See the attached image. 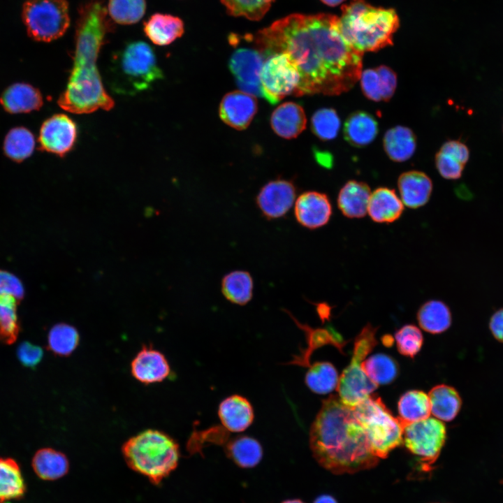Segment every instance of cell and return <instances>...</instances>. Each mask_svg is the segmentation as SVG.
Listing matches in <instances>:
<instances>
[{"label": "cell", "instance_id": "6da1fadb", "mask_svg": "<svg viewBox=\"0 0 503 503\" xmlns=\"http://www.w3.org/2000/svg\"><path fill=\"white\" fill-rule=\"evenodd\" d=\"M253 41L265 57L285 53L300 75V96L339 95L360 79L363 53L342 36L336 15L292 14L258 31Z\"/></svg>", "mask_w": 503, "mask_h": 503}, {"label": "cell", "instance_id": "7a4b0ae2", "mask_svg": "<svg viewBox=\"0 0 503 503\" xmlns=\"http://www.w3.org/2000/svg\"><path fill=\"white\" fill-rule=\"evenodd\" d=\"M108 14L106 8L97 0L88 1L80 8L73 68L66 87L57 101L64 110L88 114L114 107V101L103 87L97 66L99 52L111 28Z\"/></svg>", "mask_w": 503, "mask_h": 503}, {"label": "cell", "instance_id": "3957f363", "mask_svg": "<svg viewBox=\"0 0 503 503\" xmlns=\"http://www.w3.org/2000/svg\"><path fill=\"white\" fill-rule=\"evenodd\" d=\"M309 446L318 463L336 474L370 469L379 462L353 408L337 395L323 400L310 428Z\"/></svg>", "mask_w": 503, "mask_h": 503}, {"label": "cell", "instance_id": "277c9868", "mask_svg": "<svg viewBox=\"0 0 503 503\" xmlns=\"http://www.w3.org/2000/svg\"><path fill=\"white\" fill-rule=\"evenodd\" d=\"M339 20L345 40L363 54L391 45L400 24L394 9L374 7L365 0H351L343 5Z\"/></svg>", "mask_w": 503, "mask_h": 503}, {"label": "cell", "instance_id": "5b68a950", "mask_svg": "<svg viewBox=\"0 0 503 503\" xmlns=\"http://www.w3.org/2000/svg\"><path fill=\"white\" fill-rule=\"evenodd\" d=\"M122 452L131 469L155 485L177 467L180 458L177 442L156 429H147L130 437L123 444Z\"/></svg>", "mask_w": 503, "mask_h": 503}, {"label": "cell", "instance_id": "8992f818", "mask_svg": "<svg viewBox=\"0 0 503 503\" xmlns=\"http://www.w3.org/2000/svg\"><path fill=\"white\" fill-rule=\"evenodd\" d=\"M111 86L117 93L135 94L163 77L152 48L143 41L127 44L115 57Z\"/></svg>", "mask_w": 503, "mask_h": 503}, {"label": "cell", "instance_id": "52a82bcc", "mask_svg": "<svg viewBox=\"0 0 503 503\" xmlns=\"http://www.w3.org/2000/svg\"><path fill=\"white\" fill-rule=\"evenodd\" d=\"M352 408L367 434L374 455L379 459L386 458L390 451L402 444L404 425L380 397L372 393Z\"/></svg>", "mask_w": 503, "mask_h": 503}, {"label": "cell", "instance_id": "ba28073f", "mask_svg": "<svg viewBox=\"0 0 503 503\" xmlns=\"http://www.w3.org/2000/svg\"><path fill=\"white\" fill-rule=\"evenodd\" d=\"M377 328L367 324L354 340L353 355L349 365L339 377L337 391L341 401L353 407L375 391L378 385L363 370L361 364L377 344L375 334Z\"/></svg>", "mask_w": 503, "mask_h": 503}, {"label": "cell", "instance_id": "9c48e42d", "mask_svg": "<svg viewBox=\"0 0 503 503\" xmlns=\"http://www.w3.org/2000/svg\"><path fill=\"white\" fill-rule=\"evenodd\" d=\"M22 17L29 36L37 41L57 40L70 25L66 0H27Z\"/></svg>", "mask_w": 503, "mask_h": 503}, {"label": "cell", "instance_id": "30bf717a", "mask_svg": "<svg viewBox=\"0 0 503 503\" xmlns=\"http://www.w3.org/2000/svg\"><path fill=\"white\" fill-rule=\"evenodd\" d=\"M260 81L262 96L271 104L289 95L300 96L299 71L285 53H274L265 57Z\"/></svg>", "mask_w": 503, "mask_h": 503}, {"label": "cell", "instance_id": "8fae6325", "mask_svg": "<svg viewBox=\"0 0 503 503\" xmlns=\"http://www.w3.org/2000/svg\"><path fill=\"white\" fill-rule=\"evenodd\" d=\"M446 438L444 423L433 417L404 425L403 442L407 449L420 458L424 467L437 459Z\"/></svg>", "mask_w": 503, "mask_h": 503}, {"label": "cell", "instance_id": "7c38bea8", "mask_svg": "<svg viewBox=\"0 0 503 503\" xmlns=\"http://www.w3.org/2000/svg\"><path fill=\"white\" fill-rule=\"evenodd\" d=\"M265 56L259 50L242 48L229 60V68L240 91L254 96H262L260 74Z\"/></svg>", "mask_w": 503, "mask_h": 503}, {"label": "cell", "instance_id": "4fadbf2b", "mask_svg": "<svg viewBox=\"0 0 503 503\" xmlns=\"http://www.w3.org/2000/svg\"><path fill=\"white\" fill-rule=\"evenodd\" d=\"M77 137L75 122L65 114H57L43 123L38 140L42 150L64 156L73 149Z\"/></svg>", "mask_w": 503, "mask_h": 503}, {"label": "cell", "instance_id": "5bb4252c", "mask_svg": "<svg viewBox=\"0 0 503 503\" xmlns=\"http://www.w3.org/2000/svg\"><path fill=\"white\" fill-rule=\"evenodd\" d=\"M296 196L294 184L277 179L265 184L256 196V204L263 217L275 219L284 217L293 206Z\"/></svg>", "mask_w": 503, "mask_h": 503}, {"label": "cell", "instance_id": "9a60e30c", "mask_svg": "<svg viewBox=\"0 0 503 503\" xmlns=\"http://www.w3.org/2000/svg\"><path fill=\"white\" fill-rule=\"evenodd\" d=\"M131 373L143 384L159 383L170 374V364L164 354L151 345H145L131 362Z\"/></svg>", "mask_w": 503, "mask_h": 503}, {"label": "cell", "instance_id": "2e32d148", "mask_svg": "<svg viewBox=\"0 0 503 503\" xmlns=\"http://www.w3.org/2000/svg\"><path fill=\"white\" fill-rule=\"evenodd\" d=\"M332 212V205L327 195L316 191L302 193L295 203L294 214L297 221L311 230L328 224Z\"/></svg>", "mask_w": 503, "mask_h": 503}, {"label": "cell", "instance_id": "e0dca14e", "mask_svg": "<svg viewBox=\"0 0 503 503\" xmlns=\"http://www.w3.org/2000/svg\"><path fill=\"white\" fill-rule=\"evenodd\" d=\"M258 109L255 96L242 91H233L224 95L219 105L221 119L237 130L248 127Z\"/></svg>", "mask_w": 503, "mask_h": 503}, {"label": "cell", "instance_id": "ac0fdd59", "mask_svg": "<svg viewBox=\"0 0 503 503\" xmlns=\"http://www.w3.org/2000/svg\"><path fill=\"white\" fill-rule=\"evenodd\" d=\"M360 80L363 94L368 99L377 102L389 101L397 87V75L386 66L362 71Z\"/></svg>", "mask_w": 503, "mask_h": 503}, {"label": "cell", "instance_id": "d6986e66", "mask_svg": "<svg viewBox=\"0 0 503 503\" xmlns=\"http://www.w3.org/2000/svg\"><path fill=\"white\" fill-rule=\"evenodd\" d=\"M398 187L402 203L412 209L425 205L432 191L431 179L425 173L418 170L402 173L398 180Z\"/></svg>", "mask_w": 503, "mask_h": 503}, {"label": "cell", "instance_id": "ffe728a7", "mask_svg": "<svg viewBox=\"0 0 503 503\" xmlns=\"http://www.w3.org/2000/svg\"><path fill=\"white\" fill-rule=\"evenodd\" d=\"M218 416L227 430L240 432L251 425L254 421V413L247 399L239 395H233L220 403Z\"/></svg>", "mask_w": 503, "mask_h": 503}, {"label": "cell", "instance_id": "44dd1931", "mask_svg": "<svg viewBox=\"0 0 503 503\" xmlns=\"http://www.w3.org/2000/svg\"><path fill=\"white\" fill-rule=\"evenodd\" d=\"M306 123L302 107L294 102L281 104L270 117V125L274 132L286 139L296 138L305 129Z\"/></svg>", "mask_w": 503, "mask_h": 503}, {"label": "cell", "instance_id": "7402d4cb", "mask_svg": "<svg viewBox=\"0 0 503 503\" xmlns=\"http://www.w3.org/2000/svg\"><path fill=\"white\" fill-rule=\"evenodd\" d=\"M0 103L6 112L12 114L30 112L42 107L43 97L32 85L15 83L3 91Z\"/></svg>", "mask_w": 503, "mask_h": 503}, {"label": "cell", "instance_id": "603a6c76", "mask_svg": "<svg viewBox=\"0 0 503 503\" xmlns=\"http://www.w3.org/2000/svg\"><path fill=\"white\" fill-rule=\"evenodd\" d=\"M403 210V203L394 189L379 187L371 193L367 212L374 222L393 223L401 217Z\"/></svg>", "mask_w": 503, "mask_h": 503}, {"label": "cell", "instance_id": "cb8c5ba5", "mask_svg": "<svg viewBox=\"0 0 503 503\" xmlns=\"http://www.w3.org/2000/svg\"><path fill=\"white\" fill-rule=\"evenodd\" d=\"M371 193L366 183L349 180L340 190L337 196L338 208L347 218H362L367 212Z\"/></svg>", "mask_w": 503, "mask_h": 503}, {"label": "cell", "instance_id": "d4e9b609", "mask_svg": "<svg viewBox=\"0 0 503 503\" xmlns=\"http://www.w3.org/2000/svg\"><path fill=\"white\" fill-rule=\"evenodd\" d=\"M184 27L182 20L176 16L155 13L144 24L147 37L155 45H168L182 36Z\"/></svg>", "mask_w": 503, "mask_h": 503}, {"label": "cell", "instance_id": "484cf974", "mask_svg": "<svg viewBox=\"0 0 503 503\" xmlns=\"http://www.w3.org/2000/svg\"><path fill=\"white\" fill-rule=\"evenodd\" d=\"M378 124L375 118L364 111L351 113L344 125L345 140L352 146L363 147L370 144L378 133Z\"/></svg>", "mask_w": 503, "mask_h": 503}, {"label": "cell", "instance_id": "4316f807", "mask_svg": "<svg viewBox=\"0 0 503 503\" xmlns=\"http://www.w3.org/2000/svg\"><path fill=\"white\" fill-rule=\"evenodd\" d=\"M383 145L387 156L392 161L403 162L409 159L414 154L416 138L409 128L396 126L385 133Z\"/></svg>", "mask_w": 503, "mask_h": 503}, {"label": "cell", "instance_id": "83f0119b", "mask_svg": "<svg viewBox=\"0 0 503 503\" xmlns=\"http://www.w3.org/2000/svg\"><path fill=\"white\" fill-rule=\"evenodd\" d=\"M431 414L442 421H451L458 414L462 399L452 386L440 384L433 387L428 393Z\"/></svg>", "mask_w": 503, "mask_h": 503}, {"label": "cell", "instance_id": "f1b7e54d", "mask_svg": "<svg viewBox=\"0 0 503 503\" xmlns=\"http://www.w3.org/2000/svg\"><path fill=\"white\" fill-rule=\"evenodd\" d=\"M32 467L41 479L53 481L68 473L69 462L63 453L51 448H43L34 455Z\"/></svg>", "mask_w": 503, "mask_h": 503}, {"label": "cell", "instance_id": "f546056e", "mask_svg": "<svg viewBox=\"0 0 503 503\" xmlns=\"http://www.w3.org/2000/svg\"><path fill=\"white\" fill-rule=\"evenodd\" d=\"M417 320L424 330L438 334L450 327L452 317L449 307L444 302L431 300L421 306L417 312Z\"/></svg>", "mask_w": 503, "mask_h": 503}, {"label": "cell", "instance_id": "4dcf8cb0", "mask_svg": "<svg viewBox=\"0 0 503 503\" xmlns=\"http://www.w3.org/2000/svg\"><path fill=\"white\" fill-rule=\"evenodd\" d=\"M226 452L235 464L244 468L256 466L263 456L260 443L248 436H238L231 439L226 444Z\"/></svg>", "mask_w": 503, "mask_h": 503}, {"label": "cell", "instance_id": "1f68e13d", "mask_svg": "<svg viewBox=\"0 0 503 503\" xmlns=\"http://www.w3.org/2000/svg\"><path fill=\"white\" fill-rule=\"evenodd\" d=\"M254 283L251 275L244 270H234L226 274L221 280V292L231 302L244 305L253 296Z\"/></svg>", "mask_w": 503, "mask_h": 503}, {"label": "cell", "instance_id": "d6a6232c", "mask_svg": "<svg viewBox=\"0 0 503 503\" xmlns=\"http://www.w3.org/2000/svg\"><path fill=\"white\" fill-rule=\"evenodd\" d=\"M25 484L18 464L12 458H0V503L21 498Z\"/></svg>", "mask_w": 503, "mask_h": 503}, {"label": "cell", "instance_id": "836d02e7", "mask_svg": "<svg viewBox=\"0 0 503 503\" xmlns=\"http://www.w3.org/2000/svg\"><path fill=\"white\" fill-rule=\"evenodd\" d=\"M398 409V418L404 425L425 419L431 414L428 395L421 391H410L403 394Z\"/></svg>", "mask_w": 503, "mask_h": 503}, {"label": "cell", "instance_id": "e575fe53", "mask_svg": "<svg viewBox=\"0 0 503 503\" xmlns=\"http://www.w3.org/2000/svg\"><path fill=\"white\" fill-rule=\"evenodd\" d=\"M80 343L76 328L65 323L53 326L48 335V347L55 355L66 357L72 354Z\"/></svg>", "mask_w": 503, "mask_h": 503}, {"label": "cell", "instance_id": "d590c367", "mask_svg": "<svg viewBox=\"0 0 503 503\" xmlns=\"http://www.w3.org/2000/svg\"><path fill=\"white\" fill-rule=\"evenodd\" d=\"M35 147L32 133L24 127L10 129L3 142V151L6 156L14 161L21 162L30 156Z\"/></svg>", "mask_w": 503, "mask_h": 503}, {"label": "cell", "instance_id": "8d00e7d4", "mask_svg": "<svg viewBox=\"0 0 503 503\" xmlns=\"http://www.w3.org/2000/svg\"><path fill=\"white\" fill-rule=\"evenodd\" d=\"M338 374L335 367L328 362H316L308 370L305 384L314 393L326 394L337 388Z\"/></svg>", "mask_w": 503, "mask_h": 503}, {"label": "cell", "instance_id": "74e56055", "mask_svg": "<svg viewBox=\"0 0 503 503\" xmlns=\"http://www.w3.org/2000/svg\"><path fill=\"white\" fill-rule=\"evenodd\" d=\"M361 366L370 379L379 385L388 384L398 375V366L390 356L377 353L365 358Z\"/></svg>", "mask_w": 503, "mask_h": 503}, {"label": "cell", "instance_id": "f35d334b", "mask_svg": "<svg viewBox=\"0 0 503 503\" xmlns=\"http://www.w3.org/2000/svg\"><path fill=\"white\" fill-rule=\"evenodd\" d=\"M145 0H109L108 13L115 22L121 24L137 23L144 16Z\"/></svg>", "mask_w": 503, "mask_h": 503}, {"label": "cell", "instance_id": "ab89813d", "mask_svg": "<svg viewBox=\"0 0 503 503\" xmlns=\"http://www.w3.org/2000/svg\"><path fill=\"white\" fill-rule=\"evenodd\" d=\"M17 302L13 297L0 296V341L6 344L14 342L19 332Z\"/></svg>", "mask_w": 503, "mask_h": 503}, {"label": "cell", "instance_id": "60d3db41", "mask_svg": "<svg viewBox=\"0 0 503 503\" xmlns=\"http://www.w3.org/2000/svg\"><path fill=\"white\" fill-rule=\"evenodd\" d=\"M311 129L321 140L335 138L340 129V119L337 112L328 108L316 110L311 119Z\"/></svg>", "mask_w": 503, "mask_h": 503}, {"label": "cell", "instance_id": "b9f144b4", "mask_svg": "<svg viewBox=\"0 0 503 503\" xmlns=\"http://www.w3.org/2000/svg\"><path fill=\"white\" fill-rule=\"evenodd\" d=\"M230 15L251 20L261 19L274 0H221Z\"/></svg>", "mask_w": 503, "mask_h": 503}, {"label": "cell", "instance_id": "7bdbcfd3", "mask_svg": "<svg viewBox=\"0 0 503 503\" xmlns=\"http://www.w3.org/2000/svg\"><path fill=\"white\" fill-rule=\"evenodd\" d=\"M395 340L399 352L410 358H414L420 351L423 340L420 329L411 324L398 330L395 334Z\"/></svg>", "mask_w": 503, "mask_h": 503}, {"label": "cell", "instance_id": "ee69618b", "mask_svg": "<svg viewBox=\"0 0 503 503\" xmlns=\"http://www.w3.org/2000/svg\"><path fill=\"white\" fill-rule=\"evenodd\" d=\"M435 164L440 175L447 180L459 179L465 166L456 157L440 150L435 155Z\"/></svg>", "mask_w": 503, "mask_h": 503}, {"label": "cell", "instance_id": "f6af8a7d", "mask_svg": "<svg viewBox=\"0 0 503 503\" xmlns=\"http://www.w3.org/2000/svg\"><path fill=\"white\" fill-rule=\"evenodd\" d=\"M0 296H10L17 301L24 296V289L19 278L2 270H0Z\"/></svg>", "mask_w": 503, "mask_h": 503}, {"label": "cell", "instance_id": "bcb514c9", "mask_svg": "<svg viewBox=\"0 0 503 503\" xmlns=\"http://www.w3.org/2000/svg\"><path fill=\"white\" fill-rule=\"evenodd\" d=\"M17 356L22 365L33 369L41 361L43 350L41 347L25 341L18 346Z\"/></svg>", "mask_w": 503, "mask_h": 503}, {"label": "cell", "instance_id": "7dc6e473", "mask_svg": "<svg viewBox=\"0 0 503 503\" xmlns=\"http://www.w3.org/2000/svg\"><path fill=\"white\" fill-rule=\"evenodd\" d=\"M439 150L456 157L465 165L469 159V150L468 147L464 143L458 140L446 141L442 145Z\"/></svg>", "mask_w": 503, "mask_h": 503}, {"label": "cell", "instance_id": "c3c4849f", "mask_svg": "<svg viewBox=\"0 0 503 503\" xmlns=\"http://www.w3.org/2000/svg\"><path fill=\"white\" fill-rule=\"evenodd\" d=\"M489 328L494 338L503 343V308L497 310L492 315Z\"/></svg>", "mask_w": 503, "mask_h": 503}, {"label": "cell", "instance_id": "681fc988", "mask_svg": "<svg viewBox=\"0 0 503 503\" xmlns=\"http://www.w3.org/2000/svg\"><path fill=\"white\" fill-rule=\"evenodd\" d=\"M314 503H337V501L330 495H323L317 497Z\"/></svg>", "mask_w": 503, "mask_h": 503}, {"label": "cell", "instance_id": "f907efd6", "mask_svg": "<svg viewBox=\"0 0 503 503\" xmlns=\"http://www.w3.org/2000/svg\"><path fill=\"white\" fill-rule=\"evenodd\" d=\"M344 1V0H321L322 2L329 6H336Z\"/></svg>", "mask_w": 503, "mask_h": 503}, {"label": "cell", "instance_id": "816d5d0a", "mask_svg": "<svg viewBox=\"0 0 503 503\" xmlns=\"http://www.w3.org/2000/svg\"><path fill=\"white\" fill-rule=\"evenodd\" d=\"M283 503H304L302 501L299 500H286Z\"/></svg>", "mask_w": 503, "mask_h": 503}, {"label": "cell", "instance_id": "f5cc1de1", "mask_svg": "<svg viewBox=\"0 0 503 503\" xmlns=\"http://www.w3.org/2000/svg\"><path fill=\"white\" fill-rule=\"evenodd\" d=\"M6 503H10V502H6Z\"/></svg>", "mask_w": 503, "mask_h": 503}]
</instances>
